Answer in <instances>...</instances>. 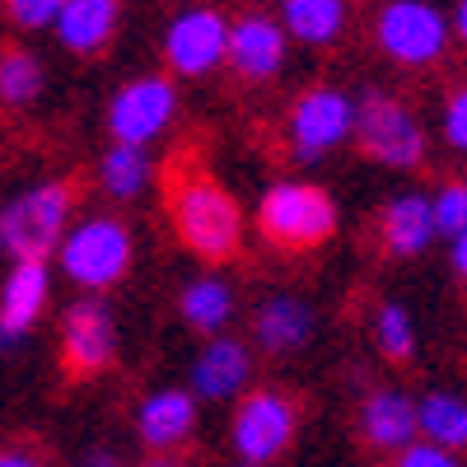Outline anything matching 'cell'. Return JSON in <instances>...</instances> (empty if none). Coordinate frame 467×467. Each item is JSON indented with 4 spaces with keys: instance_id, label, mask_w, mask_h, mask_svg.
<instances>
[{
    "instance_id": "15",
    "label": "cell",
    "mask_w": 467,
    "mask_h": 467,
    "mask_svg": "<svg viewBox=\"0 0 467 467\" xmlns=\"http://www.w3.org/2000/svg\"><path fill=\"white\" fill-rule=\"evenodd\" d=\"M117 28H122L117 0H61L57 10V37L70 57H103Z\"/></svg>"
},
{
    "instance_id": "11",
    "label": "cell",
    "mask_w": 467,
    "mask_h": 467,
    "mask_svg": "<svg viewBox=\"0 0 467 467\" xmlns=\"http://www.w3.org/2000/svg\"><path fill=\"white\" fill-rule=\"evenodd\" d=\"M117 356V327L99 299H75L61 314V379L89 383Z\"/></svg>"
},
{
    "instance_id": "5",
    "label": "cell",
    "mask_w": 467,
    "mask_h": 467,
    "mask_svg": "<svg viewBox=\"0 0 467 467\" xmlns=\"http://www.w3.org/2000/svg\"><path fill=\"white\" fill-rule=\"evenodd\" d=\"M57 253H61V271L80 290H112L127 281V271L136 262V239L117 215H89L80 224H70Z\"/></svg>"
},
{
    "instance_id": "9",
    "label": "cell",
    "mask_w": 467,
    "mask_h": 467,
    "mask_svg": "<svg viewBox=\"0 0 467 467\" xmlns=\"http://www.w3.org/2000/svg\"><path fill=\"white\" fill-rule=\"evenodd\" d=\"M178 112V80L169 75H140L127 80L108 103V136L112 145H131L145 150V140H154Z\"/></svg>"
},
{
    "instance_id": "10",
    "label": "cell",
    "mask_w": 467,
    "mask_h": 467,
    "mask_svg": "<svg viewBox=\"0 0 467 467\" xmlns=\"http://www.w3.org/2000/svg\"><path fill=\"white\" fill-rule=\"evenodd\" d=\"M224 47H229V15L215 5H197L173 15L169 33H164V66L169 80H197L211 75L215 66H224Z\"/></svg>"
},
{
    "instance_id": "29",
    "label": "cell",
    "mask_w": 467,
    "mask_h": 467,
    "mask_svg": "<svg viewBox=\"0 0 467 467\" xmlns=\"http://www.w3.org/2000/svg\"><path fill=\"white\" fill-rule=\"evenodd\" d=\"M393 467H458V458L444 453V449H431V444H411V449L398 453Z\"/></svg>"
},
{
    "instance_id": "12",
    "label": "cell",
    "mask_w": 467,
    "mask_h": 467,
    "mask_svg": "<svg viewBox=\"0 0 467 467\" xmlns=\"http://www.w3.org/2000/svg\"><path fill=\"white\" fill-rule=\"evenodd\" d=\"M290 52V37L281 28V19H271L266 10H244L229 15V47H224V66L239 75L244 85H266L271 75H281Z\"/></svg>"
},
{
    "instance_id": "13",
    "label": "cell",
    "mask_w": 467,
    "mask_h": 467,
    "mask_svg": "<svg viewBox=\"0 0 467 467\" xmlns=\"http://www.w3.org/2000/svg\"><path fill=\"white\" fill-rule=\"evenodd\" d=\"M374 253L388 262H411L431 248L435 239V220H431V202L425 197H393L388 206H379L374 215Z\"/></svg>"
},
{
    "instance_id": "3",
    "label": "cell",
    "mask_w": 467,
    "mask_h": 467,
    "mask_svg": "<svg viewBox=\"0 0 467 467\" xmlns=\"http://www.w3.org/2000/svg\"><path fill=\"white\" fill-rule=\"evenodd\" d=\"M337 202L318 182H276L257 202V234L276 253H314L337 239Z\"/></svg>"
},
{
    "instance_id": "26",
    "label": "cell",
    "mask_w": 467,
    "mask_h": 467,
    "mask_svg": "<svg viewBox=\"0 0 467 467\" xmlns=\"http://www.w3.org/2000/svg\"><path fill=\"white\" fill-rule=\"evenodd\" d=\"M431 220H435V234L458 239V234L467 229V182H444L440 187V197L431 202Z\"/></svg>"
},
{
    "instance_id": "33",
    "label": "cell",
    "mask_w": 467,
    "mask_h": 467,
    "mask_svg": "<svg viewBox=\"0 0 467 467\" xmlns=\"http://www.w3.org/2000/svg\"><path fill=\"white\" fill-rule=\"evenodd\" d=\"M80 467H122V462H117V458H112L108 449H94V453H89V458H85Z\"/></svg>"
},
{
    "instance_id": "4",
    "label": "cell",
    "mask_w": 467,
    "mask_h": 467,
    "mask_svg": "<svg viewBox=\"0 0 467 467\" xmlns=\"http://www.w3.org/2000/svg\"><path fill=\"white\" fill-rule=\"evenodd\" d=\"M350 145H356L360 160L383 164V169H420L425 160V131L416 122V112L398 94H383V89H369L356 103Z\"/></svg>"
},
{
    "instance_id": "17",
    "label": "cell",
    "mask_w": 467,
    "mask_h": 467,
    "mask_svg": "<svg viewBox=\"0 0 467 467\" xmlns=\"http://www.w3.org/2000/svg\"><path fill=\"white\" fill-rule=\"evenodd\" d=\"M248 374H253V350L244 341H234V337H215L197 356V369H192V383H197V393H192V398L224 402L234 393H244Z\"/></svg>"
},
{
    "instance_id": "24",
    "label": "cell",
    "mask_w": 467,
    "mask_h": 467,
    "mask_svg": "<svg viewBox=\"0 0 467 467\" xmlns=\"http://www.w3.org/2000/svg\"><path fill=\"white\" fill-rule=\"evenodd\" d=\"M150 178V160L145 150H131V145H108L103 160H99V187L117 202H131L136 192L145 187Z\"/></svg>"
},
{
    "instance_id": "34",
    "label": "cell",
    "mask_w": 467,
    "mask_h": 467,
    "mask_svg": "<svg viewBox=\"0 0 467 467\" xmlns=\"http://www.w3.org/2000/svg\"><path fill=\"white\" fill-rule=\"evenodd\" d=\"M140 467H182V462H173V458H150V462H140Z\"/></svg>"
},
{
    "instance_id": "8",
    "label": "cell",
    "mask_w": 467,
    "mask_h": 467,
    "mask_svg": "<svg viewBox=\"0 0 467 467\" xmlns=\"http://www.w3.org/2000/svg\"><path fill=\"white\" fill-rule=\"evenodd\" d=\"M374 37H379V52L388 61H398V66H431L449 47V19L435 5H420V0H393V5L379 10Z\"/></svg>"
},
{
    "instance_id": "30",
    "label": "cell",
    "mask_w": 467,
    "mask_h": 467,
    "mask_svg": "<svg viewBox=\"0 0 467 467\" xmlns=\"http://www.w3.org/2000/svg\"><path fill=\"white\" fill-rule=\"evenodd\" d=\"M0 467H47V458L33 444H5L0 449Z\"/></svg>"
},
{
    "instance_id": "14",
    "label": "cell",
    "mask_w": 467,
    "mask_h": 467,
    "mask_svg": "<svg viewBox=\"0 0 467 467\" xmlns=\"http://www.w3.org/2000/svg\"><path fill=\"white\" fill-rule=\"evenodd\" d=\"M52 271L47 262H10V276L0 285V350L33 332V323L47 308Z\"/></svg>"
},
{
    "instance_id": "20",
    "label": "cell",
    "mask_w": 467,
    "mask_h": 467,
    "mask_svg": "<svg viewBox=\"0 0 467 467\" xmlns=\"http://www.w3.org/2000/svg\"><path fill=\"white\" fill-rule=\"evenodd\" d=\"M276 19H281L285 37H299L308 47H327L346 28V5L341 0H285Z\"/></svg>"
},
{
    "instance_id": "25",
    "label": "cell",
    "mask_w": 467,
    "mask_h": 467,
    "mask_svg": "<svg viewBox=\"0 0 467 467\" xmlns=\"http://www.w3.org/2000/svg\"><path fill=\"white\" fill-rule=\"evenodd\" d=\"M374 337L388 365L407 369L416 360V332H411V314L402 304H379V318H374Z\"/></svg>"
},
{
    "instance_id": "27",
    "label": "cell",
    "mask_w": 467,
    "mask_h": 467,
    "mask_svg": "<svg viewBox=\"0 0 467 467\" xmlns=\"http://www.w3.org/2000/svg\"><path fill=\"white\" fill-rule=\"evenodd\" d=\"M57 10L61 0H5L0 5V19L19 33H37V28H52L57 24Z\"/></svg>"
},
{
    "instance_id": "16",
    "label": "cell",
    "mask_w": 467,
    "mask_h": 467,
    "mask_svg": "<svg viewBox=\"0 0 467 467\" xmlns=\"http://www.w3.org/2000/svg\"><path fill=\"white\" fill-rule=\"evenodd\" d=\"M360 435L379 453H402L416 440V402L398 388H379L360 407Z\"/></svg>"
},
{
    "instance_id": "21",
    "label": "cell",
    "mask_w": 467,
    "mask_h": 467,
    "mask_svg": "<svg viewBox=\"0 0 467 467\" xmlns=\"http://www.w3.org/2000/svg\"><path fill=\"white\" fill-rule=\"evenodd\" d=\"M47 85V70H43V57L19 47V43H0V108H28L37 103V94H43Z\"/></svg>"
},
{
    "instance_id": "31",
    "label": "cell",
    "mask_w": 467,
    "mask_h": 467,
    "mask_svg": "<svg viewBox=\"0 0 467 467\" xmlns=\"http://www.w3.org/2000/svg\"><path fill=\"white\" fill-rule=\"evenodd\" d=\"M453 266H458V276L467 281V229L453 239Z\"/></svg>"
},
{
    "instance_id": "7",
    "label": "cell",
    "mask_w": 467,
    "mask_h": 467,
    "mask_svg": "<svg viewBox=\"0 0 467 467\" xmlns=\"http://www.w3.org/2000/svg\"><path fill=\"white\" fill-rule=\"evenodd\" d=\"M350 122H356V103L337 85H308L285 108V154L290 160H318V154L350 140Z\"/></svg>"
},
{
    "instance_id": "1",
    "label": "cell",
    "mask_w": 467,
    "mask_h": 467,
    "mask_svg": "<svg viewBox=\"0 0 467 467\" xmlns=\"http://www.w3.org/2000/svg\"><path fill=\"white\" fill-rule=\"evenodd\" d=\"M160 206L169 215L173 239L202 257L206 266H224L244 248V206L211 169L197 140L173 145L160 164Z\"/></svg>"
},
{
    "instance_id": "19",
    "label": "cell",
    "mask_w": 467,
    "mask_h": 467,
    "mask_svg": "<svg viewBox=\"0 0 467 467\" xmlns=\"http://www.w3.org/2000/svg\"><path fill=\"white\" fill-rule=\"evenodd\" d=\"M308 327H314V314H308L299 299H290V295L266 299L257 308V318H253V337H257L262 350H271V356H290L295 346H304Z\"/></svg>"
},
{
    "instance_id": "32",
    "label": "cell",
    "mask_w": 467,
    "mask_h": 467,
    "mask_svg": "<svg viewBox=\"0 0 467 467\" xmlns=\"http://www.w3.org/2000/svg\"><path fill=\"white\" fill-rule=\"evenodd\" d=\"M449 33H458V43H467V0L453 10V19H449Z\"/></svg>"
},
{
    "instance_id": "6",
    "label": "cell",
    "mask_w": 467,
    "mask_h": 467,
    "mask_svg": "<svg viewBox=\"0 0 467 467\" xmlns=\"http://www.w3.org/2000/svg\"><path fill=\"white\" fill-rule=\"evenodd\" d=\"M299 398L290 393V388H253V393H244V402L234 407V453H239L248 467H266L276 462L295 435H299Z\"/></svg>"
},
{
    "instance_id": "2",
    "label": "cell",
    "mask_w": 467,
    "mask_h": 467,
    "mask_svg": "<svg viewBox=\"0 0 467 467\" xmlns=\"http://www.w3.org/2000/svg\"><path fill=\"white\" fill-rule=\"evenodd\" d=\"M80 202L75 178H47L0 206V253L10 262H47L70 234V215Z\"/></svg>"
},
{
    "instance_id": "23",
    "label": "cell",
    "mask_w": 467,
    "mask_h": 467,
    "mask_svg": "<svg viewBox=\"0 0 467 467\" xmlns=\"http://www.w3.org/2000/svg\"><path fill=\"white\" fill-rule=\"evenodd\" d=\"M178 314H182V323H187L192 332H206V337H211V332H220V327L229 323V314H234V295H229L224 281L202 276V281H192V285L182 290Z\"/></svg>"
},
{
    "instance_id": "22",
    "label": "cell",
    "mask_w": 467,
    "mask_h": 467,
    "mask_svg": "<svg viewBox=\"0 0 467 467\" xmlns=\"http://www.w3.org/2000/svg\"><path fill=\"white\" fill-rule=\"evenodd\" d=\"M416 435H425L431 449H467V402L453 393H431L416 402Z\"/></svg>"
},
{
    "instance_id": "28",
    "label": "cell",
    "mask_w": 467,
    "mask_h": 467,
    "mask_svg": "<svg viewBox=\"0 0 467 467\" xmlns=\"http://www.w3.org/2000/svg\"><path fill=\"white\" fill-rule=\"evenodd\" d=\"M444 140L453 150H467V85L449 89L444 99Z\"/></svg>"
},
{
    "instance_id": "18",
    "label": "cell",
    "mask_w": 467,
    "mask_h": 467,
    "mask_svg": "<svg viewBox=\"0 0 467 467\" xmlns=\"http://www.w3.org/2000/svg\"><path fill=\"white\" fill-rule=\"evenodd\" d=\"M136 431L150 449H178L192 440L197 431V398L182 393V388H164V393H150L140 416H136Z\"/></svg>"
}]
</instances>
